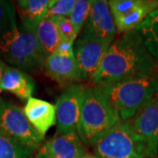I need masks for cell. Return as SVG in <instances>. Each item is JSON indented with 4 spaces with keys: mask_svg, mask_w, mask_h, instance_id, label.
Masks as SVG:
<instances>
[{
    "mask_svg": "<svg viewBox=\"0 0 158 158\" xmlns=\"http://www.w3.org/2000/svg\"><path fill=\"white\" fill-rule=\"evenodd\" d=\"M155 69V59L134 30L113 40L90 81L103 85L135 76H153Z\"/></svg>",
    "mask_w": 158,
    "mask_h": 158,
    "instance_id": "cell-1",
    "label": "cell"
},
{
    "mask_svg": "<svg viewBox=\"0 0 158 158\" xmlns=\"http://www.w3.org/2000/svg\"><path fill=\"white\" fill-rule=\"evenodd\" d=\"M95 86L118 112L121 120L135 118L158 94V78L153 76H135Z\"/></svg>",
    "mask_w": 158,
    "mask_h": 158,
    "instance_id": "cell-2",
    "label": "cell"
},
{
    "mask_svg": "<svg viewBox=\"0 0 158 158\" xmlns=\"http://www.w3.org/2000/svg\"><path fill=\"white\" fill-rule=\"evenodd\" d=\"M121 121L118 112L96 86L85 87L77 132L82 141L92 145L105 133Z\"/></svg>",
    "mask_w": 158,
    "mask_h": 158,
    "instance_id": "cell-3",
    "label": "cell"
},
{
    "mask_svg": "<svg viewBox=\"0 0 158 158\" xmlns=\"http://www.w3.org/2000/svg\"><path fill=\"white\" fill-rule=\"evenodd\" d=\"M0 57L22 71L44 68L46 59L35 34L22 26L0 38Z\"/></svg>",
    "mask_w": 158,
    "mask_h": 158,
    "instance_id": "cell-4",
    "label": "cell"
},
{
    "mask_svg": "<svg viewBox=\"0 0 158 158\" xmlns=\"http://www.w3.org/2000/svg\"><path fill=\"white\" fill-rule=\"evenodd\" d=\"M91 146L99 158H148L146 146L135 133L131 120H121Z\"/></svg>",
    "mask_w": 158,
    "mask_h": 158,
    "instance_id": "cell-5",
    "label": "cell"
},
{
    "mask_svg": "<svg viewBox=\"0 0 158 158\" xmlns=\"http://www.w3.org/2000/svg\"><path fill=\"white\" fill-rule=\"evenodd\" d=\"M0 129L19 144L32 151L40 146L43 137L34 129L22 108L0 99Z\"/></svg>",
    "mask_w": 158,
    "mask_h": 158,
    "instance_id": "cell-6",
    "label": "cell"
},
{
    "mask_svg": "<svg viewBox=\"0 0 158 158\" xmlns=\"http://www.w3.org/2000/svg\"><path fill=\"white\" fill-rule=\"evenodd\" d=\"M85 87L78 84L68 85L57 98L56 110L58 135L77 131Z\"/></svg>",
    "mask_w": 158,
    "mask_h": 158,
    "instance_id": "cell-7",
    "label": "cell"
},
{
    "mask_svg": "<svg viewBox=\"0 0 158 158\" xmlns=\"http://www.w3.org/2000/svg\"><path fill=\"white\" fill-rule=\"evenodd\" d=\"M112 43L81 34L75 44L74 56L83 80L91 78Z\"/></svg>",
    "mask_w": 158,
    "mask_h": 158,
    "instance_id": "cell-8",
    "label": "cell"
},
{
    "mask_svg": "<svg viewBox=\"0 0 158 158\" xmlns=\"http://www.w3.org/2000/svg\"><path fill=\"white\" fill-rule=\"evenodd\" d=\"M132 127L147 148L148 158L158 156V94L136 114Z\"/></svg>",
    "mask_w": 158,
    "mask_h": 158,
    "instance_id": "cell-9",
    "label": "cell"
},
{
    "mask_svg": "<svg viewBox=\"0 0 158 158\" xmlns=\"http://www.w3.org/2000/svg\"><path fill=\"white\" fill-rule=\"evenodd\" d=\"M116 33L117 31L107 1H93L82 34L113 42Z\"/></svg>",
    "mask_w": 158,
    "mask_h": 158,
    "instance_id": "cell-10",
    "label": "cell"
},
{
    "mask_svg": "<svg viewBox=\"0 0 158 158\" xmlns=\"http://www.w3.org/2000/svg\"><path fill=\"white\" fill-rule=\"evenodd\" d=\"M86 153L77 131L52 137L40 147L37 156L41 158H78Z\"/></svg>",
    "mask_w": 158,
    "mask_h": 158,
    "instance_id": "cell-11",
    "label": "cell"
},
{
    "mask_svg": "<svg viewBox=\"0 0 158 158\" xmlns=\"http://www.w3.org/2000/svg\"><path fill=\"white\" fill-rule=\"evenodd\" d=\"M44 69L51 79L64 87L77 85V83L83 80L75 56L54 53L46 57Z\"/></svg>",
    "mask_w": 158,
    "mask_h": 158,
    "instance_id": "cell-12",
    "label": "cell"
},
{
    "mask_svg": "<svg viewBox=\"0 0 158 158\" xmlns=\"http://www.w3.org/2000/svg\"><path fill=\"white\" fill-rule=\"evenodd\" d=\"M23 111L30 124L43 138L51 127L56 123V106L49 102L30 98Z\"/></svg>",
    "mask_w": 158,
    "mask_h": 158,
    "instance_id": "cell-13",
    "label": "cell"
},
{
    "mask_svg": "<svg viewBox=\"0 0 158 158\" xmlns=\"http://www.w3.org/2000/svg\"><path fill=\"white\" fill-rule=\"evenodd\" d=\"M158 8V1L138 0L137 4L122 14L113 17L116 31L119 34L135 30L149 13Z\"/></svg>",
    "mask_w": 158,
    "mask_h": 158,
    "instance_id": "cell-14",
    "label": "cell"
},
{
    "mask_svg": "<svg viewBox=\"0 0 158 158\" xmlns=\"http://www.w3.org/2000/svg\"><path fill=\"white\" fill-rule=\"evenodd\" d=\"M1 90L13 93L22 100H28L35 89L34 80L17 68L7 67L0 81Z\"/></svg>",
    "mask_w": 158,
    "mask_h": 158,
    "instance_id": "cell-15",
    "label": "cell"
},
{
    "mask_svg": "<svg viewBox=\"0 0 158 158\" xmlns=\"http://www.w3.org/2000/svg\"><path fill=\"white\" fill-rule=\"evenodd\" d=\"M49 3L50 0L17 1L19 15L23 27L34 33L38 24L47 17Z\"/></svg>",
    "mask_w": 158,
    "mask_h": 158,
    "instance_id": "cell-16",
    "label": "cell"
},
{
    "mask_svg": "<svg viewBox=\"0 0 158 158\" xmlns=\"http://www.w3.org/2000/svg\"><path fill=\"white\" fill-rule=\"evenodd\" d=\"M34 34L39 40L45 57L54 54L62 40L56 24L51 18H45L41 20L36 27Z\"/></svg>",
    "mask_w": 158,
    "mask_h": 158,
    "instance_id": "cell-17",
    "label": "cell"
},
{
    "mask_svg": "<svg viewBox=\"0 0 158 158\" xmlns=\"http://www.w3.org/2000/svg\"><path fill=\"white\" fill-rule=\"evenodd\" d=\"M135 32L150 56L158 60V8L148 15L136 27Z\"/></svg>",
    "mask_w": 158,
    "mask_h": 158,
    "instance_id": "cell-18",
    "label": "cell"
},
{
    "mask_svg": "<svg viewBox=\"0 0 158 158\" xmlns=\"http://www.w3.org/2000/svg\"><path fill=\"white\" fill-rule=\"evenodd\" d=\"M34 151L19 144L0 129V158H31Z\"/></svg>",
    "mask_w": 158,
    "mask_h": 158,
    "instance_id": "cell-19",
    "label": "cell"
},
{
    "mask_svg": "<svg viewBox=\"0 0 158 158\" xmlns=\"http://www.w3.org/2000/svg\"><path fill=\"white\" fill-rule=\"evenodd\" d=\"M17 26L14 3L7 0H0V38Z\"/></svg>",
    "mask_w": 158,
    "mask_h": 158,
    "instance_id": "cell-20",
    "label": "cell"
},
{
    "mask_svg": "<svg viewBox=\"0 0 158 158\" xmlns=\"http://www.w3.org/2000/svg\"><path fill=\"white\" fill-rule=\"evenodd\" d=\"M92 3V0H77L73 11L69 17L72 23L75 33L77 35L79 34V33L82 31V28L85 27Z\"/></svg>",
    "mask_w": 158,
    "mask_h": 158,
    "instance_id": "cell-21",
    "label": "cell"
},
{
    "mask_svg": "<svg viewBox=\"0 0 158 158\" xmlns=\"http://www.w3.org/2000/svg\"><path fill=\"white\" fill-rule=\"evenodd\" d=\"M76 3V0H51L46 18H69Z\"/></svg>",
    "mask_w": 158,
    "mask_h": 158,
    "instance_id": "cell-22",
    "label": "cell"
},
{
    "mask_svg": "<svg viewBox=\"0 0 158 158\" xmlns=\"http://www.w3.org/2000/svg\"><path fill=\"white\" fill-rule=\"evenodd\" d=\"M51 19H53L56 24L58 32L62 40H65V41H68L74 44L77 35L75 33V30H74L72 23L70 21L69 18L59 17L51 18Z\"/></svg>",
    "mask_w": 158,
    "mask_h": 158,
    "instance_id": "cell-23",
    "label": "cell"
},
{
    "mask_svg": "<svg viewBox=\"0 0 158 158\" xmlns=\"http://www.w3.org/2000/svg\"><path fill=\"white\" fill-rule=\"evenodd\" d=\"M74 44L65 40H61L59 45L57 46L56 50L55 53L62 55V56H74Z\"/></svg>",
    "mask_w": 158,
    "mask_h": 158,
    "instance_id": "cell-24",
    "label": "cell"
},
{
    "mask_svg": "<svg viewBox=\"0 0 158 158\" xmlns=\"http://www.w3.org/2000/svg\"><path fill=\"white\" fill-rule=\"evenodd\" d=\"M7 67H8V66L6 65V62H4V61L0 58V81H1L2 77H3V75L5 73V71H6V69Z\"/></svg>",
    "mask_w": 158,
    "mask_h": 158,
    "instance_id": "cell-25",
    "label": "cell"
},
{
    "mask_svg": "<svg viewBox=\"0 0 158 158\" xmlns=\"http://www.w3.org/2000/svg\"><path fill=\"white\" fill-rule=\"evenodd\" d=\"M78 158H99V157H98L97 156H95V155H92V154L85 153V154H84L83 156H81Z\"/></svg>",
    "mask_w": 158,
    "mask_h": 158,
    "instance_id": "cell-26",
    "label": "cell"
},
{
    "mask_svg": "<svg viewBox=\"0 0 158 158\" xmlns=\"http://www.w3.org/2000/svg\"><path fill=\"white\" fill-rule=\"evenodd\" d=\"M36 158H41V157H39V156H36Z\"/></svg>",
    "mask_w": 158,
    "mask_h": 158,
    "instance_id": "cell-27",
    "label": "cell"
},
{
    "mask_svg": "<svg viewBox=\"0 0 158 158\" xmlns=\"http://www.w3.org/2000/svg\"><path fill=\"white\" fill-rule=\"evenodd\" d=\"M1 91H2V90H1V88H0V93H1Z\"/></svg>",
    "mask_w": 158,
    "mask_h": 158,
    "instance_id": "cell-28",
    "label": "cell"
}]
</instances>
